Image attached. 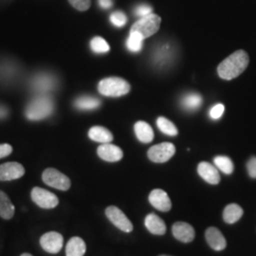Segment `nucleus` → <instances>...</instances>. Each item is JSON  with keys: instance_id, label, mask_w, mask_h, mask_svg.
Instances as JSON below:
<instances>
[{"instance_id": "obj_1", "label": "nucleus", "mask_w": 256, "mask_h": 256, "mask_svg": "<svg viewBox=\"0 0 256 256\" xmlns=\"http://www.w3.org/2000/svg\"><path fill=\"white\" fill-rule=\"evenodd\" d=\"M248 62L250 58L247 52L243 50H239L220 63L218 72L220 78L224 80H232L244 72Z\"/></svg>"}, {"instance_id": "obj_15", "label": "nucleus", "mask_w": 256, "mask_h": 256, "mask_svg": "<svg viewBox=\"0 0 256 256\" xmlns=\"http://www.w3.org/2000/svg\"><path fill=\"white\" fill-rule=\"evenodd\" d=\"M198 173L206 182L216 185L220 182V174L216 166L209 162H202L198 166Z\"/></svg>"}, {"instance_id": "obj_3", "label": "nucleus", "mask_w": 256, "mask_h": 256, "mask_svg": "<svg viewBox=\"0 0 256 256\" xmlns=\"http://www.w3.org/2000/svg\"><path fill=\"white\" fill-rule=\"evenodd\" d=\"M131 86L128 81L119 77L102 79L98 84V90L104 96L120 97L130 92Z\"/></svg>"}, {"instance_id": "obj_30", "label": "nucleus", "mask_w": 256, "mask_h": 256, "mask_svg": "<svg viewBox=\"0 0 256 256\" xmlns=\"http://www.w3.org/2000/svg\"><path fill=\"white\" fill-rule=\"evenodd\" d=\"M68 1L75 9L81 10V12L90 9V4H92L90 0H68Z\"/></svg>"}, {"instance_id": "obj_32", "label": "nucleus", "mask_w": 256, "mask_h": 256, "mask_svg": "<svg viewBox=\"0 0 256 256\" xmlns=\"http://www.w3.org/2000/svg\"><path fill=\"white\" fill-rule=\"evenodd\" d=\"M248 173L250 178H256V156L250 158L247 164Z\"/></svg>"}, {"instance_id": "obj_2", "label": "nucleus", "mask_w": 256, "mask_h": 256, "mask_svg": "<svg viewBox=\"0 0 256 256\" xmlns=\"http://www.w3.org/2000/svg\"><path fill=\"white\" fill-rule=\"evenodd\" d=\"M54 111V102L48 95H40L28 104L26 116L30 120H40L48 117Z\"/></svg>"}, {"instance_id": "obj_17", "label": "nucleus", "mask_w": 256, "mask_h": 256, "mask_svg": "<svg viewBox=\"0 0 256 256\" xmlns=\"http://www.w3.org/2000/svg\"><path fill=\"white\" fill-rule=\"evenodd\" d=\"M32 86L37 92H50L54 88L55 79L50 74H39L34 79Z\"/></svg>"}, {"instance_id": "obj_13", "label": "nucleus", "mask_w": 256, "mask_h": 256, "mask_svg": "<svg viewBox=\"0 0 256 256\" xmlns=\"http://www.w3.org/2000/svg\"><path fill=\"white\" fill-rule=\"evenodd\" d=\"M172 232L176 239L183 243H190L192 242L196 236L194 230L192 225L186 222H176L172 227Z\"/></svg>"}, {"instance_id": "obj_6", "label": "nucleus", "mask_w": 256, "mask_h": 256, "mask_svg": "<svg viewBox=\"0 0 256 256\" xmlns=\"http://www.w3.org/2000/svg\"><path fill=\"white\" fill-rule=\"evenodd\" d=\"M30 198L38 207L46 210L54 209L59 204V200L54 192L40 187L32 188L30 192Z\"/></svg>"}, {"instance_id": "obj_34", "label": "nucleus", "mask_w": 256, "mask_h": 256, "mask_svg": "<svg viewBox=\"0 0 256 256\" xmlns=\"http://www.w3.org/2000/svg\"><path fill=\"white\" fill-rule=\"evenodd\" d=\"M12 152V147L8 144H0V158H6L10 155Z\"/></svg>"}, {"instance_id": "obj_38", "label": "nucleus", "mask_w": 256, "mask_h": 256, "mask_svg": "<svg viewBox=\"0 0 256 256\" xmlns=\"http://www.w3.org/2000/svg\"></svg>"}, {"instance_id": "obj_25", "label": "nucleus", "mask_w": 256, "mask_h": 256, "mask_svg": "<svg viewBox=\"0 0 256 256\" xmlns=\"http://www.w3.org/2000/svg\"><path fill=\"white\" fill-rule=\"evenodd\" d=\"M156 126L162 133H164L165 135H168L171 137L178 135V128H176V126L171 120L166 119L164 117H160L156 120Z\"/></svg>"}, {"instance_id": "obj_21", "label": "nucleus", "mask_w": 256, "mask_h": 256, "mask_svg": "<svg viewBox=\"0 0 256 256\" xmlns=\"http://www.w3.org/2000/svg\"><path fill=\"white\" fill-rule=\"evenodd\" d=\"M135 133L140 142L149 144L154 140V131L146 122H138L135 124Z\"/></svg>"}, {"instance_id": "obj_9", "label": "nucleus", "mask_w": 256, "mask_h": 256, "mask_svg": "<svg viewBox=\"0 0 256 256\" xmlns=\"http://www.w3.org/2000/svg\"><path fill=\"white\" fill-rule=\"evenodd\" d=\"M64 245V238L57 232H48L40 238V246L48 254H58Z\"/></svg>"}, {"instance_id": "obj_12", "label": "nucleus", "mask_w": 256, "mask_h": 256, "mask_svg": "<svg viewBox=\"0 0 256 256\" xmlns=\"http://www.w3.org/2000/svg\"><path fill=\"white\" fill-rule=\"evenodd\" d=\"M97 154L102 160H106L108 162H119L124 156L122 150L119 146L111 144H102V146L98 147Z\"/></svg>"}, {"instance_id": "obj_5", "label": "nucleus", "mask_w": 256, "mask_h": 256, "mask_svg": "<svg viewBox=\"0 0 256 256\" xmlns=\"http://www.w3.org/2000/svg\"><path fill=\"white\" fill-rule=\"evenodd\" d=\"M42 180L48 186L61 191H68L72 186L70 180L54 168L46 169L42 174Z\"/></svg>"}, {"instance_id": "obj_27", "label": "nucleus", "mask_w": 256, "mask_h": 256, "mask_svg": "<svg viewBox=\"0 0 256 256\" xmlns=\"http://www.w3.org/2000/svg\"><path fill=\"white\" fill-rule=\"evenodd\" d=\"M144 40V39L137 34L130 32V36L128 37V42H126L128 50L130 52H140L142 48V41Z\"/></svg>"}, {"instance_id": "obj_14", "label": "nucleus", "mask_w": 256, "mask_h": 256, "mask_svg": "<svg viewBox=\"0 0 256 256\" xmlns=\"http://www.w3.org/2000/svg\"><path fill=\"white\" fill-rule=\"evenodd\" d=\"M205 238L208 245L216 252L223 250L227 246V242L224 236L222 234L220 230L216 227H210L206 230Z\"/></svg>"}, {"instance_id": "obj_22", "label": "nucleus", "mask_w": 256, "mask_h": 256, "mask_svg": "<svg viewBox=\"0 0 256 256\" xmlns=\"http://www.w3.org/2000/svg\"><path fill=\"white\" fill-rule=\"evenodd\" d=\"M243 212V209L239 205L232 203L223 210V220L227 224H234L242 218Z\"/></svg>"}, {"instance_id": "obj_20", "label": "nucleus", "mask_w": 256, "mask_h": 256, "mask_svg": "<svg viewBox=\"0 0 256 256\" xmlns=\"http://www.w3.org/2000/svg\"><path fill=\"white\" fill-rule=\"evenodd\" d=\"M16 212V207L6 192L0 191V218L5 220H12Z\"/></svg>"}, {"instance_id": "obj_19", "label": "nucleus", "mask_w": 256, "mask_h": 256, "mask_svg": "<svg viewBox=\"0 0 256 256\" xmlns=\"http://www.w3.org/2000/svg\"><path fill=\"white\" fill-rule=\"evenodd\" d=\"M88 137L93 142L100 144H110L113 140V135L108 129L102 126H93L88 131Z\"/></svg>"}, {"instance_id": "obj_29", "label": "nucleus", "mask_w": 256, "mask_h": 256, "mask_svg": "<svg viewBox=\"0 0 256 256\" xmlns=\"http://www.w3.org/2000/svg\"><path fill=\"white\" fill-rule=\"evenodd\" d=\"M110 21L111 23L116 26V27H122L126 24L128 18L126 16V14L122 12H115L110 16Z\"/></svg>"}, {"instance_id": "obj_7", "label": "nucleus", "mask_w": 256, "mask_h": 256, "mask_svg": "<svg viewBox=\"0 0 256 256\" xmlns=\"http://www.w3.org/2000/svg\"><path fill=\"white\" fill-rule=\"evenodd\" d=\"M176 153V147L171 142H162L151 147L147 156L149 160L156 164H164L168 162Z\"/></svg>"}, {"instance_id": "obj_4", "label": "nucleus", "mask_w": 256, "mask_h": 256, "mask_svg": "<svg viewBox=\"0 0 256 256\" xmlns=\"http://www.w3.org/2000/svg\"><path fill=\"white\" fill-rule=\"evenodd\" d=\"M160 23H162V19L158 16L150 14L146 16L138 19L131 28L130 32L137 34L144 39H146L155 34L160 27Z\"/></svg>"}, {"instance_id": "obj_36", "label": "nucleus", "mask_w": 256, "mask_h": 256, "mask_svg": "<svg viewBox=\"0 0 256 256\" xmlns=\"http://www.w3.org/2000/svg\"><path fill=\"white\" fill-rule=\"evenodd\" d=\"M7 115H8V110L5 106H0V119L5 118Z\"/></svg>"}, {"instance_id": "obj_24", "label": "nucleus", "mask_w": 256, "mask_h": 256, "mask_svg": "<svg viewBox=\"0 0 256 256\" xmlns=\"http://www.w3.org/2000/svg\"><path fill=\"white\" fill-rule=\"evenodd\" d=\"M214 164L224 174H230L234 172V164L228 156H218L214 158Z\"/></svg>"}, {"instance_id": "obj_33", "label": "nucleus", "mask_w": 256, "mask_h": 256, "mask_svg": "<svg viewBox=\"0 0 256 256\" xmlns=\"http://www.w3.org/2000/svg\"><path fill=\"white\" fill-rule=\"evenodd\" d=\"M151 12H152V8L149 5L142 4V5L138 6L137 9H136V14L140 18H144V16H146L148 14H150Z\"/></svg>"}, {"instance_id": "obj_16", "label": "nucleus", "mask_w": 256, "mask_h": 256, "mask_svg": "<svg viewBox=\"0 0 256 256\" xmlns=\"http://www.w3.org/2000/svg\"><path fill=\"white\" fill-rule=\"evenodd\" d=\"M144 225L151 234L156 236H164L166 232L164 221L155 214H147L144 220Z\"/></svg>"}, {"instance_id": "obj_10", "label": "nucleus", "mask_w": 256, "mask_h": 256, "mask_svg": "<svg viewBox=\"0 0 256 256\" xmlns=\"http://www.w3.org/2000/svg\"><path fill=\"white\" fill-rule=\"evenodd\" d=\"M25 168L18 162H6L0 165V182H10L22 178Z\"/></svg>"}, {"instance_id": "obj_8", "label": "nucleus", "mask_w": 256, "mask_h": 256, "mask_svg": "<svg viewBox=\"0 0 256 256\" xmlns=\"http://www.w3.org/2000/svg\"><path fill=\"white\" fill-rule=\"evenodd\" d=\"M106 216L110 222L124 232H131L133 225L128 216L116 206H110L106 209Z\"/></svg>"}, {"instance_id": "obj_26", "label": "nucleus", "mask_w": 256, "mask_h": 256, "mask_svg": "<svg viewBox=\"0 0 256 256\" xmlns=\"http://www.w3.org/2000/svg\"><path fill=\"white\" fill-rule=\"evenodd\" d=\"M202 104V98L200 94H188L182 99L183 106L188 110H198Z\"/></svg>"}, {"instance_id": "obj_28", "label": "nucleus", "mask_w": 256, "mask_h": 256, "mask_svg": "<svg viewBox=\"0 0 256 256\" xmlns=\"http://www.w3.org/2000/svg\"><path fill=\"white\" fill-rule=\"evenodd\" d=\"M92 50L96 54H106L110 52V45L102 37H94L90 42Z\"/></svg>"}, {"instance_id": "obj_23", "label": "nucleus", "mask_w": 256, "mask_h": 256, "mask_svg": "<svg viewBox=\"0 0 256 256\" xmlns=\"http://www.w3.org/2000/svg\"><path fill=\"white\" fill-rule=\"evenodd\" d=\"M101 101L92 96H82L75 101V106L78 110H92L99 108Z\"/></svg>"}, {"instance_id": "obj_37", "label": "nucleus", "mask_w": 256, "mask_h": 256, "mask_svg": "<svg viewBox=\"0 0 256 256\" xmlns=\"http://www.w3.org/2000/svg\"><path fill=\"white\" fill-rule=\"evenodd\" d=\"M20 256H32L30 254H28V252H25V254H22Z\"/></svg>"}, {"instance_id": "obj_31", "label": "nucleus", "mask_w": 256, "mask_h": 256, "mask_svg": "<svg viewBox=\"0 0 256 256\" xmlns=\"http://www.w3.org/2000/svg\"><path fill=\"white\" fill-rule=\"evenodd\" d=\"M224 113V106L218 104L216 106H214L210 111V116L212 119L218 120L223 115Z\"/></svg>"}, {"instance_id": "obj_35", "label": "nucleus", "mask_w": 256, "mask_h": 256, "mask_svg": "<svg viewBox=\"0 0 256 256\" xmlns=\"http://www.w3.org/2000/svg\"><path fill=\"white\" fill-rule=\"evenodd\" d=\"M99 5L102 9H110L113 5V0H99Z\"/></svg>"}, {"instance_id": "obj_11", "label": "nucleus", "mask_w": 256, "mask_h": 256, "mask_svg": "<svg viewBox=\"0 0 256 256\" xmlns=\"http://www.w3.org/2000/svg\"><path fill=\"white\" fill-rule=\"evenodd\" d=\"M148 200L155 209L160 212H169L172 208V203L168 194L162 189H155L150 192Z\"/></svg>"}, {"instance_id": "obj_18", "label": "nucleus", "mask_w": 256, "mask_h": 256, "mask_svg": "<svg viewBox=\"0 0 256 256\" xmlns=\"http://www.w3.org/2000/svg\"><path fill=\"white\" fill-rule=\"evenodd\" d=\"M86 252V245L82 238L74 236L70 238L66 247V256H84Z\"/></svg>"}]
</instances>
